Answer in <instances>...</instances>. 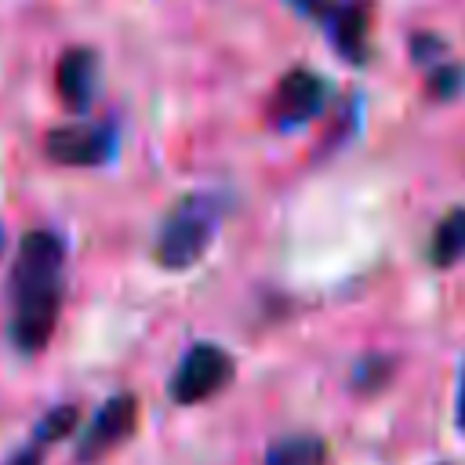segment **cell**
<instances>
[{"mask_svg":"<svg viewBox=\"0 0 465 465\" xmlns=\"http://www.w3.org/2000/svg\"><path fill=\"white\" fill-rule=\"evenodd\" d=\"M62 265H65V240L54 229H29L11 265V294L62 287Z\"/></svg>","mask_w":465,"mask_h":465,"instance_id":"obj_4","label":"cell"},{"mask_svg":"<svg viewBox=\"0 0 465 465\" xmlns=\"http://www.w3.org/2000/svg\"><path fill=\"white\" fill-rule=\"evenodd\" d=\"M76 421H80V407H76V403H62V407H54V411H47V414L40 418V425H36V443L47 447V443L69 436V432L76 429Z\"/></svg>","mask_w":465,"mask_h":465,"instance_id":"obj_12","label":"cell"},{"mask_svg":"<svg viewBox=\"0 0 465 465\" xmlns=\"http://www.w3.org/2000/svg\"><path fill=\"white\" fill-rule=\"evenodd\" d=\"M323 102H327V80L309 69H291L272 87V94L265 102V120L276 131H294V127L316 120L323 113Z\"/></svg>","mask_w":465,"mask_h":465,"instance_id":"obj_3","label":"cell"},{"mask_svg":"<svg viewBox=\"0 0 465 465\" xmlns=\"http://www.w3.org/2000/svg\"><path fill=\"white\" fill-rule=\"evenodd\" d=\"M323 461H327V443L312 432L280 436L265 450V465H323Z\"/></svg>","mask_w":465,"mask_h":465,"instance_id":"obj_11","label":"cell"},{"mask_svg":"<svg viewBox=\"0 0 465 465\" xmlns=\"http://www.w3.org/2000/svg\"><path fill=\"white\" fill-rule=\"evenodd\" d=\"M458 429L465 432V371H461V389H458Z\"/></svg>","mask_w":465,"mask_h":465,"instance_id":"obj_18","label":"cell"},{"mask_svg":"<svg viewBox=\"0 0 465 465\" xmlns=\"http://www.w3.org/2000/svg\"><path fill=\"white\" fill-rule=\"evenodd\" d=\"M225 218V196L222 193H189L182 196L167 218L160 222V232H156V262L163 269H189L196 265L207 247L214 243V232Z\"/></svg>","mask_w":465,"mask_h":465,"instance_id":"obj_1","label":"cell"},{"mask_svg":"<svg viewBox=\"0 0 465 465\" xmlns=\"http://www.w3.org/2000/svg\"><path fill=\"white\" fill-rule=\"evenodd\" d=\"M389 371H392L389 360H381V356H367V360L356 367V385H360V389H378V385H385Z\"/></svg>","mask_w":465,"mask_h":465,"instance_id":"obj_14","label":"cell"},{"mask_svg":"<svg viewBox=\"0 0 465 465\" xmlns=\"http://www.w3.org/2000/svg\"><path fill=\"white\" fill-rule=\"evenodd\" d=\"M116 131L113 124H62L44 134L47 160L62 167H98L113 156Z\"/></svg>","mask_w":465,"mask_h":465,"instance_id":"obj_5","label":"cell"},{"mask_svg":"<svg viewBox=\"0 0 465 465\" xmlns=\"http://www.w3.org/2000/svg\"><path fill=\"white\" fill-rule=\"evenodd\" d=\"M0 247H4V232H0Z\"/></svg>","mask_w":465,"mask_h":465,"instance_id":"obj_19","label":"cell"},{"mask_svg":"<svg viewBox=\"0 0 465 465\" xmlns=\"http://www.w3.org/2000/svg\"><path fill=\"white\" fill-rule=\"evenodd\" d=\"M302 15H309V18H323L331 7H334V0H291Z\"/></svg>","mask_w":465,"mask_h":465,"instance_id":"obj_17","label":"cell"},{"mask_svg":"<svg viewBox=\"0 0 465 465\" xmlns=\"http://www.w3.org/2000/svg\"><path fill=\"white\" fill-rule=\"evenodd\" d=\"M54 91L65 109L84 113L98 91V54L91 47H65L54 65Z\"/></svg>","mask_w":465,"mask_h":465,"instance_id":"obj_9","label":"cell"},{"mask_svg":"<svg viewBox=\"0 0 465 465\" xmlns=\"http://www.w3.org/2000/svg\"><path fill=\"white\" fill-rule=\"evenodd\" d=\"M440 465H450V461H440Z\"/></svg>","mask_w":465,"mask_h":465,"instance_id":"obj_20","label":"cell"},{"mask_svg":"<svg viewBox=\"0 0 465 465\" xmlns=\"http://www.w3.org/2000/svg\"><path fill=\"white\" fill-rule=\"evenodd\" d=\"M334 51L360 65L371 58V25H374V4L371 0H334V7L323 15Z\"/></svg>","mask_w":465,"mask_h":465,"instance_id":"obj_8","label":"cell"},{"mask_svg":"<svg viewBox=\"0 0 465 465\" xmlns=\"http://www.w3.org/2000/svg\"><path fill=\"white\" fill-rule=\"evenodd\" d=\"M134 421H138V400H134V396L120 392V396L105 400L102 411L94 414V421L87 425L76 458H80V461H98L102 454L116 450V447L134 432Z\"/></svg>","mask_w":465,"mask_h":465,"instance_id":"obj_7","label":"cell"},{"mask_svg":"<svg viewBox=\"0 0 465 465\" xmlns=\"http://www.w3.org/2000/svg\"><path fill=\"white\" fill-rule=\"evenodd\" d=\"M11 341L18 352H40L58 323L62 312V287H44V291H25L11 294Z\"/></svg>","mask_w":465,"mask_h":465,"instance_id":"obj_6","label":"cell"},{"mask_svg":"<svg viewBox=\"0 0 465 465\" xmlns=\"http://www.w3.org/2000/svg\"><path fill=\"white\" fill-rule=\"evenodd\" d=\"M461 84H465L461 65L440 62V65L432 69V76H429V94H432V98H440V102H447V98H454V94L461 91Z\"/></svg>","mask_w":465,"mask_h":465,"instance_id":"obj_13","label":"cell"},{"mask_svg":"<svg viewBox=\"0 0 465 465\" xmlns=\"http://www.w3.org/2000/svg\"><path fill=\"white\" fill-rule=\"evenodd\" d=\"M429 258H432V265H440V269H447V265H454L458 258H465V207H454V211H447V214L436 222L432 243H429Z\"/></svg>","mask_w":465,"mask_h":465,"instance_id":"obj_10","label":"cell"},{"mask_svg":"<svg viewBox=\"0 0 465 465\" xmlns=\"http://www.w3.org/2000/svg\"><path fill=\"white\" fill-rule=\"evenodd\" d=\"M4 465H44V450H40V443L33 440L29 447H18Z\"/></svg>","mask_w":465,"mask_h":465,"instance_id":"obj_16","label":"cell"},{"mask_svg":"<svg viewBox=\"0 0 465 465\" xmlns=\"http://www.w3.org/2000/svg\"><path fill=\"white\" fill-rule=\"evenodd\" d=\"M411 47H414V58H418V62H436V65H440V58H436V54L443 51V44H440L436 36H425V33H418Z\"/></svg>","mask_w":465,"mask_h":465,"instance_id":"obj_15","label":"cell"},{"mask_svg":"<svg viewBox=\"0 0 465 465\" xmlns=\"http://www.w3.org/2000/svg\"><path fill=\"white\" fill-rule=\"evenodd\" d=\"M232 371H236V363L222 345L200 341L182 356V363H178V371L171 378V400L185 403V407L189 403H203V400H211L214 392H222L232 381Z\"/></svg>","mask_w":465,"mask_h":465,"instance_id":"obj_2","label":"cell"}]
</instances>
